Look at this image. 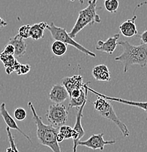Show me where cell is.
<instances>
[{
	"instance_id": "cell-1",
	"label": "cell",
	"mask_w": 147,
	"mask_h": 152,
	"mask_svg": "<svg viewBox=\"0 0 147 152\" xmlns=\"http://www.w3.org/2000/svg\"><path fill=\"white\" fill-rule=\"evenodd\" d=\"M118 45L122 47V53L114 58L115 61H120L123 64L124 73L128 71L131 66L138 64L141 67L147 65V45L140 44L138 45H131L127 41H119Z\"/></svg>"
},
{
	"instance_id": "cell-2",
	"label": "cell",
	"mask_w": 147,
	"mask_h": 152,
	"mask_svg": "<svg viewBox=\"0 0 147 152\" xmlns=\"http://www.w3.org/2000/svg\"><path fill=\"white\" fill-rule=\"evenodd\" d=\"M28 107L32 113L33 120L37 125V137L38 142L42 145L47 146L53 152H62L60 148L59 143L57 141V134L58 129L50 124H45L42 118L38 115L33 103L28 102Z\"/></svg>"
},
{
	"instance_id": "cell-3",
	"label": "cell",
	"mask_w": 147,
	"mask_h": 152,
	"mask_svg": "<svg viewBox=\"0 0 147 152\" xmlns=\"http://www.w3.org/2000/svg\"><path fill=\"white\" fill-rule=\"evenodd\" d=\"M98 0H89L88 5L85 9L79 11V15L75 22L74 27L69 33L71 37H76L77 34L81 31L88 25L99 23L101 21L100 15L97 13Z\"/></svg>"
},
{
	"instance_id": "cell-4",
	"label": "cell",
	"mask_w": 147,
	"mask_h": 152,
	"mask_svg": "<svg viewBox=\"0 0 147 152\" xmlns=\"http://www.w3.org/2000/svg\"><path fill=\"white\" fill-rule=\"evenodd\" d=\"M93 104H94L95 110L99 115H101L103 118H106L114 124L119 128L125 137H128L130 132L127 129V126L118 118L110 100L97 96V99L93 102Z\"/></svg>"
},
{
	"instance_id": "cell-5",
	"label": "cell",
	"mask_w": 147,
	"mask_h": 152,
	"mask_svg": "<svg viewBox=\"0 0 147 152\" xmlns=\"http://www.w3.org/2000/svg\"><path fill=\"white\" fill-rule=\"evenodd\" d=\"M47 29H48V31H50L52 37L53 38L54 40L61 41V42H64L66 45H72V46L75 48L77 50H79L82 53H85V54L88 55V56L94 57V58L96 57V53H93V51H91L88 49H87L86 48L83 46L82 45H80V43L76 42L73 38L69 36V33L66 31V28L58 27V26H55L53 22H52L50 25L47 24Z\"/></svg>"
},
{
	"instance_id": "cell-6",
	"label": "cell",
	"mask_w": 147,
	"mask_h": 152,
	"mask_svg": "<svg viewBox=\"0 0 147 152\" xmlns=\"http://www.w3.org/2000/svg\"><path fill=\"white\" fill-rule=\"evenodd\" d=\"M69 110L64 104H52L49 106L46 118L50 125L55 128H60L66 124L68 120Z\"/></svg>"
},
{
	"instance_id": "cell-7",
	"label": "cell",
	"mask_w": 147,
	"mask_h": 152,
	"mask_svg": "<svg viewBox=\"0 0 147 152\" xmlns=\"http://www.w3.org/2000/svg\"><path fill=\"white\" fill-rule=\"evenodd\" d=\"M104 133H99V134H93L88 140L80 141L78 143V146H85L87 148H91L93 150L99 149L101 151H104V146L106 145H113L116 143L114 140H105L104 139Z\"/></svg>"
},
{
	"instance_id": "cell-8",
	"label": "cell",
	"mask_w": 147,
	"mask_h": 152,
	"mask_svg": "<svg viewBox=\"0 0 147 152\" xmlns=\"http://www.w3.org/2000/svg\"><path fill=\"white\" fill-rule=\"evenodd\" d=\"M86 102H85L77 110V115H76V122L73 128L72 132V140H73V152H77V146L81 139L85 134V130H84L83 126H82V118L83 116V110L86 105Z\"/></svg>"
},
{
	"instance_id": "cell-9",
	"label": "cell",
	"mask_w": 147,
	"mask_h": 152,
	"mask_svg": "<svg viewBox=\"0 0 147 152\" xmlns=\"http://www.w3.org/2000/svg\"><path fill=\"white\" fill-rule=\"evenodd\" d=\"M119 37L120 33H117L112 37L108 38L106 41L98 40L96 43V50L112 55L116 50Z\"/></svg>"
},
{
	"instance_id": "cell-10",
	"label": "cell",
	"mask_w": 147,
	"mask_h": 152,
	"mask_svg": "<svg viewBox=\"0 0 147 152\" xmlns=\"http://www.w3.org/2000/svg\"><path fill=\"white\" fill-rule=\"evenodd\" d=\"M0 115H1V117H2L3 119H4V122L7 124V127H9V129H15V130L18 131L19 132H20L23 134V136H24V137L27 139L28 141L31 142V137H30L28 134H26V133L23 132V131L19 127L18 124H17L16 121L14 120V118H12L10 115V114L8 113V111H7V109H6L5 103H4V102H2V103L0 104Z\"/></svg>"
},
{
	"instance_id": "cell-11",
	"label": "cell",
	"mask_w": 147,
	"mask_h": 152,
	"mask_svg": "<svg viewBox=\"0 0 147 152\" xmlns=\"http://www.w3.org/2000/svg\"><path fill=\"white\" fill-rule=\"evenodd\" d=\"M61 83L67 90L69 95L74 90L83 88L85 84L83 83V77L81 75L65 77L61 80Z\"/></svg>"
},
{
	"instance_id": "cell-12",
	"label": "cell",
	"mask_w": 147,
	"mask_h": 152,
	"mask_svg": "<svg viewBox=\"0 0 147 152\" xmlns=\"http://www.w3.org/2000/svg\"><path fill=\"white\" fill-rule=\"evenodd\" d=\"M69 96L67 90L63 85L56 84L52 87L49 94V98L55 104H61Z\"/></svg>"
},
{
	"instance_id": "cell-13",
	"label": "cell",
	"mask_w": 147,
	"mask_h": 152,
	"mask_svg": "<svg viewBox=\"0 0 147 152\" xmlns=\"http://www.w3.org/2000/svg\"><path fill=\"white\" fill-rule=\"evenodd\" d=\"M88 91H91V92L94 93V94L98 96H101V97H103L104 98V99H108V100H110V101H114V102H117L122 104H128V105L133 106V107H138V108L142 109V110H143L145 112H146L147 113V102H135V101H130V100H127V99H122V98L108 96H106V95H104L103 94H100V93L97 92V91H96L95 90H93V88H90L89 86H88Z\"/></svg>"
},
{
	"instance_id": "cell-14",
	"label": "cell",
	"mask_w": 147,
	"mask_h": 152,
	"mask_svg": "<svg viewBox=\"0 0 147 152\" xmlns=\"http://www.w3.org/2000/svg\"><path fill=\"white\" fill-rule=\"evenodd\" d=\"M136 18V15H134L133 18L127 19L119 25V28L120 32L124 37H132L134 36H136L138 34L136 25L135 23Z\"/></svg>"
},
{
	"instance_id": "cell-15",
	"label": "cell",
	"mask_w": 147,
	"mask_h": 152,
	"mask_svg": "<svg viewBox=\"0 0 147 152\" xmlns=\"http://www.w3.org/2000/svg\"><path fill=\"white\" fill-rule=\"evenodd\" d=\"M8 43L13 45V47L15 48L14 56L15 57L20 58L24 56L27 49V44L24 41V39H23L18 34L9 38Z\"/></svg>"
},
{
	"instance_id": "cell-16",
	"label": "cell",
	"mask_w": 147,
	"mask_h": 152,
	"mask_svg": "<svg viewBox=\"0 0 147 152\" xmlns=\"http://www.w3.org/2000/svg\"><path fill=\"white\" fill-rule=\"evenodd\" d=\"M93 75L98 81H109L110 72L106 64H98L93 69Z\"/></svg>"
},
{
	"instance_id": "cell-17",
	"label": "cell",
	"mask_w": 147,
	"mask_h": 152,
	"mask_svg": "<svg viewBox=\"0 0 147 152\" xmlns=\"http://www.w3.org/2000/svg\"><path fill=\"white\" fill-rule=\"evenodd\" d=\"M0 60L2 61L5 66V70L7 74H11L12 72H15L17 67L20 64L14 56L4 54L1 52L0 53Z\"/></svg>"
},
{
	"instance_id": "cell-18",
	"label": "cell",
	"mask_w": 147,
	"mask_h": 152,
	"mask_svg": "<svg viewBox=\"0 0 147 152\" xmlns=\"http://www.w3.org/2000/svg\"><path fill=\"white\" fill-rule=\"evenodd\" d=\"M91 82L88 81V83L84 84V88L82 89L81 95L77 98H72L69 104V109L72 108V107H80L85 102H87L88 99V86Z\"/></svg>"
},
{
	"instance_id": "cell-19",
	"label": "cell",
	"mask_w": 147,
	"mask_h": 152,
	"mask_svg": "<svg viewBox=\"0 0 147 152\" xmlns=\"http://www.w3.org/2000/svg\"><path fill=\"white\" fill-rule=\"evenodd\" d=\"M47 26L46 22H40L33 24L30 29V37L34 40L42 39L44 37V31L47 28Z\"/></svg>"
},
{
	"instance_id": "cell-20",
	"label": "cell",
	"mask_w": 147,
	"mask_h": 152,
	"mask_svg": "<svg viewBox=\"0 0 147 152\" xmlns=\"http://www.w3.org/2000/svg\"><path fill=\"white\" fill-rule=\"evenodd\" d=\"M51 50L55 56H61L66 53L67 50V45L61 41L55 40L51 46Z\"/></svg>"
},
{
	"instance_id": "cell-21",
	"label": "cell",
	"mask_w": 147,
	"mask_h": 152,
	"mask_svg": "<svg viewBox=\"0 0 147 152\" xmlns=\"http://www.w3.org/2000/svg\"><path fill=\"white\" fill-rule=\"evenodd\" d=\"M119 3L118 0H106L104 1L105 8L111 13L116 12L118 7H119Z\"/></svg>"
},
{
	"instance_id": "cell-22",
	"label": "cell",
	"mask_w": 147,
	"mask_h": 152,
	"mask_svg": "<svg viewBox=\"0 0 147 152\" xmlns=\"http://www.w3.org/2000/svg\"><path fill=\"white\" fill-rule=\"evenodd\" d=\"M72 132H73V128L71 127L68 125H63L58 129V132L64 137V139H70L72 137Z\"/></svg>"
},
{
	"instance_id": "cell-23",
	"label": "cell",
	"mask_w": 147,
	"mask_h": 152,
	"mask_svg": "<svg viewBox=\"0 0 147 152\" xmlns=\"http://www.w3.org/2000/svg\"><path fill=\"white\" fill-rule=\"evenodd\" d=\"M30 29H31V25H23L18 28V34L23 39H28L30 37Z\"/></svg>"
},
{
	"instance_id": "cell-24",
	"label": "cell",
	"mask_w": 147,
	"mask_h": 152,
	"mask_svg": "<svg viewBox=\"0 0 147 152\" xmlns=\"http://www.w3.org/2000/svg\"><path fill=\"white\" fill-rule=\"evenodd\" d=\"M27 116L26 110L23 107H17L14 111V118L18 121H23Z\"/></svg>"
},
{
	"instance_id": "cell-25",
	"label": "cell",
	"mask_w": 147,
	"mask_h": 152,
	"mask_svg": "<svg viewBox=\"0 0 147 152\" xmlns=\"http://www.w3.org/2000/svg\"><path fill=\"white\" fill-rule=\"evenodd\" d=\"M31 69V66L29 64H19L17 67L15 72L17 73V75H25V74H27L28 72Z\"/></svg>"
},
{
	"instance_id": "cell-26",
	"label": "cell",
	"mask_w": 147,
	"mask_h": 152,
	"mask_svg": "<svg viewBox=\"0 0 147 152\" xmlns=\"http://www.w3.org/2000/svg\"><path fill=\"white\" fill-rule=\"evenodd\" d=\"M1 53H4V54L7 55H11V56H14L15 54V48L13 47V45H12L11 44H7L5 45L4 50L1 51Z\"/></svg>"
},
{
	"instance_id": "cell-27",
	"label": "cell",
	"mask_w": 147,
	"mask_h": 152,
	"mask_svg": "<svg viewBox=\"0 0 147 152\" xmlns=\"http://www.w3.org/2000/svg\"><path fill=\"white\" fill-rule=\"evenodd\" d=\"M136 36L140 39L141 44H146L147 45V29L140 34H138Z\"/></svg>"
},
{
	"instance_id": "cell-28",
	"label": "cell",
	"mask_w": 147,
	"mask_h": 152,
	"mask_svg": "<svg viewBox=\"0 0 147 152\" xmlns=\"http://www.w3.org/2000/svg\"><path fill=\"white\" fill-rule=\"evenodd\" d=\"M82 89L83 88H80V89H75L72 92V94L69 95L70 98H77L81 95V92H82Z\"/></svg>"
},
{
	"instance_id": "cell-29",
	"label": "cell",
	"mask_w": 147,
	"mask_h": 152,
	"mask_svg": "<svg viewBox=\"0 0 147 152\" xmlns=\"http://www.w3.org/2000/svg\"><path fill=\"white\" fill-rule=\"evenodd\" d=\"M7 24H8V23H7V22L4 19H3L1 17H0V28L5 27V26H7Z\"/></svg>"
},
{
	"instance_id": "cell-30",
	"label": "cell",
	"mask_w": 147,
	"mask_h": 152,
	"mask_svg": "<svg viewBox=\"0 0 147 152\" xmlns=\"http://www.w3.org/2000/svg\"><path fill=\"white\" fill-rule=\"evenodd\" d=\"M56 138H57V141H58V143H59V142H62V141H64V140H65L64 137H63V136L61 135V134H60L59 132H58V134H57Z\"/></svg>"
},
{
	"instance_id": "cell-31",
	"label": "cell",
	"mask_w": 147,
	"mask_h": 152,
	"mask_svg": "<svg viewBox=\"0 0 147 152\" xmlns=\"http://www.w3.org/2000/svg\"><path fill=\"white\" fill-rule=\"evenodd\" d=\"M71 1H74V0H71Z\"/></svg>"
},
{
	"instance_id": "cell-32",
	"label": "cell",
	"mask_w": 147,
	"mask_h": 152,
	"mask_svg": "<svg viewBox=\"0 0 147 152\" xmlns=\"http://www.w3.org/2000/svg\"><path fill=\"white\" fill-rule=\"evenodd\" d=\"M105 1H106V0H105Z\"/></svg>"
}]
</instances>
